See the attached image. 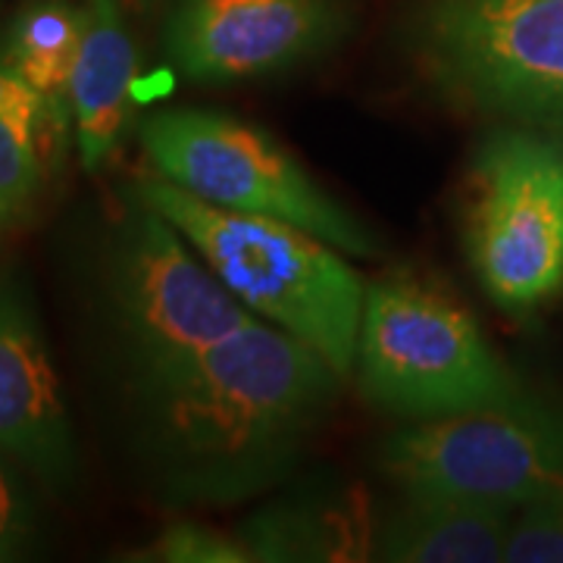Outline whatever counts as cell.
<instances>
[{
  "instance_id": "obj_1",
  "label": "cell",
  "mask_w": 563,
  "mask_h": 563,
  "mask_svg": "<svg viewBox=\"0 0 563 563\" xmlns=\"http://www.w3.org/2000/svg\"><path fill=\"white\" fill-rule=\"evenodd\" d=\"M339 383L313 347L266 320L144 383L169 488L198 504L261 492L313 435Z\"/></svg>"
},
{
  "instance_id": "obj_2",
  "label": "cell",
  "mask_w": 563,
  "mask_h": 563,
  "mask_svg": "<svg viewBox=\"0 0 563 563\" xmlns=\"http://www.w3.org/2000/svg\"><path fill=\"white\" fill-rule=\"evenodd\" d=\"M139 201L173 222L251 313L301 339L342 379L354 373L366 285L339 247L285 220L213 207L161 176L141 181Z\"/></svg>"
},
{
  "instance_id": "obj_3",
  "label": "cell",
  "mask_w": 563,
  "mask_h": 563,
  "mask_svg": "<svg viewBox=\"0 0 563 563\" xmlns=\"http://www.w3.org/2000/svg\"><path fill=\"white\" fill-rule=\"evenodd\" d=\"M357 383L373 407L413 422L498 407L529 391L457 298L404 269L366 285Z\"/></svg>"
},
{
  "instance_id": "obj_4",
  "label": "cell",
  "mask_w": 563,
  "mask_h": 563,
  "mask_svg": "<svg viewBox=\"0 0 563 563\" xmlns=\"http://www.w3.org/2000/svg\"><path fill=\"white\" fill-rule=\"evenodd\" d=\"M463 247L485 295L529 317L563 291V129L507 125L476 147Z\"/></svg>"
},
{
  "instance_id": "obj_5",
  "label": "cell",
  "mask_w": 563,
  "mask_h": 563,
  "mask_svg": "<svg viewBox=\"0 0 563 563\" xmlns=\"http://www.w3.org/2000/svg\"><path fill=\"white\" fill-rule=\"evenodd\" d=\"M413 51L451 103L563 129V0H429Z\"/></svg>"
},
{
  "instance_id": "obj_6",
  "label": "cell",
  "mask_w": 563,
  "mask_h": 563,
  "mask_svg": "<svg viewBox=\"0 0 563 563\" xmlns=\"http://www.w3.org/2000/svg\"><path fill=\"white\" fill-rule=\"evenodd\" d=\"M141 147L161 179L213 207L301 225L347 257L379 254L373 232L251 122L217 110H163L141 125Z\"/></svg>"
},
{
  "instance_id": "obj_7",
  "label": "cell",
  "mask_w": 563,
  "mask_h": 563,
  "mask_svg": "<svg viewBox=\"0 0 563 563\" xmlns=\"http://www.w3.org/2000/svg\"><path fill=\"white\" fill-rule=\"evenodd\" d=\"M379 466L404 495L526 504L563 498V404L523 398L422 420L379 448Z\"/></svg>"
},
{
  "instance_id": "obj_8",
  "label": "cell",
  "mask_w": 563,
  "mask_h": 563,
  "mask_svg": "<svg viewBox=\"0 0 563 563\" xmlns=\"http://www.w3.org/2000/svg\"><path fill=\"white\" fill-rule=\"evenodd\" d=\"M113 298L141 383L173 373L254 320L173 222L135 198L113 261Z\"/></svg>"
},
{
  "instance_id": "obj_9",
  "label": "cell",
  "mask_w": 563,
  "mask_h": 563,
  "mask_svg": "<svg viewBox=\"0 0 563 563\" xmlns=\"http://www.w3.org/2000/svg\"><path fill=\"white\" fill-rule=\"evenodd\" d=\"M344 0H173L163 44L195 85L288 73L342 38Z\"/></svg>"
},
{
  "instance_id": "obj_10",
  "label": "cell",
  "mask_w": 563,
  "mask_h": 563,
  "mask_svg": "<svg viewBox=\"0 0 563 563\" xmlns=\"http://www.w3.org/2000/svg\"><path fill=\"white\" fill-rule=\"evenodd\" d=\"M0 454L47 483H69L76 444L38 320L16 285L0 282Z\"/></svg>"
},
{
  "instance_id": "obj_11",
  "label": "cell",
  "mask_w": 563,
  "mask_h": 563,
  "mask_svg": "<svg viewBox=\"0 0 563 563\" xmlns=\"http://www.w3.org/2000/svg\"><path fill=\"white\" fill-rule=\"evenodd\" d=\"M139 57L122 20L120 0H85V35L69 76V107L85 169L113 154L129 110Z\"/></svg>"
},
{
  "instance_id": "obj_12",
  "label": "cell",
  "mask_w": 563,
  "mask_h": 563,
  "mask_svg": "<svg viewBox=\"0 0 563 563\" xmlns=\"http://www.w3.org/2000/svg\"><path fill=\"white\" fill-rule=\"evenodd\" d=\"M514 517L517 510L501 504L404 495V507L379 536V558L395 563H498Z\"/></svg>"
},
{
  "instance_id": "obj_13",
  "label": "cell",
  "mask_w": 563,
  "mask_h": 563,
  "mask_svg": "<svg viewBox=\"0 0 563 563\" xmlns=\"http://www.w3.org/2000/svg\"><path fill=\"white\" fill-rule=\"evenodd\" d=\"M85 35V3L29 0L10 22L0 63L47 98L69 101V76Z\"/></svg>"
},
{
  "instance_id": "obj_14",
  "label": "cell",
  "mask_w": 563,
  "mask_h": 563,
  "mask_svg": "<svg viewBox=\"0 0 563 563\" xmlns=\"http://www.w3.org/2000/svg\"><path fill=\"white\" fill-rule=\"evenodd\" d=\"M242 544L251 561H325L332 558V536H325L320 520L269 510L244 529Z\"/></svg>"
},
{
  "instance_id": "obj_15",
  "label": "cell",
  "mask_w": 563,
  "mask_h": 563,
  "mask_svg": "<svg viewBox=\"0 0 563 563\" xmlns=\"http://www.w3.org/2000/svg\"><path fill=\"white\" fill-rule=\"evenodd\" d=\"M504 561L563 563V498L526 504L517 510Z\"/></svg>"
},
{
  "instance_id": "obj_16",
  "label": "cell",
  "mask_w": 563,
  "mask_h": 563,
  "mask_svg": "<svg viewBox=\"0 0 563 563\" xmlns=\"http://www.w3.org/2000/svg\"><path fill=\"white\" fill-rule=\"evenodd\" d=\"M147 551L151 561L166 563H251L242 539H229L210 526L188 523V520L166 526L161 539Z\"/></svg>"
},
{
  "instance_id": "obj_17",
  "label": "cell",
  "mask_w": 563,
  "mask_h": 563,
  "mask_svg": "<svg viewBox=\"0 0 563 563\" xmlns=\"http://www.w3.org/2000/svg\"><path fill=\"white\" fill-rule=\"evenodd\" d=\"M51 176L47 163L38 154L35 141L16 125L0 120V195L20 210L38 201L44 179Z\"/></svg>"
},
{
  "instance_id": "obj_18",
  "label": "cell",
  "mask_w": 563,
  "mask_h": 563,
  "mask_svg": "<svg viewBox=\"0 0 563 563\" xmlns=\"http://www.w3.org/2000/svg\"><path fill=\"white\" fill-rule=\"evenodd\" d=\"M3 457L7 454H0V561L16 558L35 529L29 495L13 476V470L3 463Z\"/></svg>"
},
{
  "instance_id": "obj_19",
  "label": "cell",
  "mask_w": 563,
  "mask_h": 563,
  "mask_svg": "<svg viewBox=\"0 0 563 563\" xmlns=\"http://www.w3.org/2000/svg\"><path fill=\"white\" fill-rule=\"evenodd\" d=\"M22 217H25V210H20L16 203L7 201V198L0 195V247H3V242L10 239V232L20 225Z\"/></svg>"
}]
</instances>
